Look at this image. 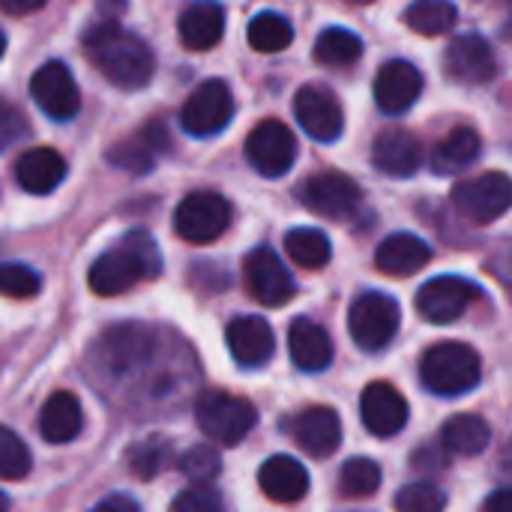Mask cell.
I'll use <instances>...</instances> for the list:
<instances>
[{"mask_svg":"<svg viewBox=\"0 0 512 512\" xmlns=\"http://www.w3.org/2000/svg\"><path fill=\"white\" fill-rule=\"evenodd\" d=\"M9 510V501H6V495L0 492V512H6Z\"/></svg>","mask_w":512,"mask_h":512,"instance_id":"obj_46","label":"cell"},{"mask_svg":"<svg viewBox=\"0 0 512 512\" xmlns=\"http://www.w3.org/2000/svg\"><path fill=\"white\" fill-rule=\"evenodd\" d=\"M492 441V429L477 414H456L441 429V447L453 456H480Z\"/></svg>","mask_w":512,"mask_h":512,"instance_id":"obj_29","label":"cell"},{"mask_svg":"<svg viewBox=\"0 0 512 512\" xmlns=\"http://www.w3.org/2000/svg\"><path fill=\"white\" fill-rule=\"evenodd\" d=\"M423 93V75L411 60H390L378 69L375 102L384 114H405Z\"/></svg>","mask_w":512,"mask_h":512,"instance_id":"obj_18","label":"cell"},{"mask_svg":"<svg viewBox=\"0 0 512 512\" xmlns=\"http://www.w3.org/2000/svg\"><path fill=\"white\" fill-rule=\"evenodd\" d=\"M243 273H246V285L249 294L261 303V306H285L294 300L297 285L294 276L288 273V267L282 264V258L270 249V246H258L246 255L243 261Z\"/></svg>","mask_w":512,"mask_h":512,"instance_id":"obj_11","label":"cell"},{"mask_svg":"<svg viewBox=\"0 0 512 512\" xmlns=\"http://www.w3.org/2000/svg\"><path fill=\"white\" fill-rule=\"evenodd\" d=\"M339 486H342V495H348V498H369L381 486V468L366 456L348 459L342 465Z\"/></svg>","mask_w":512,"mask_h":512,"instance_id":"obj_34","label":"cell"},{"mask_svg":"<svg viewBox=\"0 0 512 512\" xmlns=\"http://www.w3.org/2000/svg\"><path fill=\"white\" fill-rule=\"evenodd\" d=\"M231 225V204L219 192H192L177 204L174 228L186 243H213Z\"/></svg>","mask_w":512,"mask_h":512,"instance_id":"obj_7","label":"cell"},{"mask_svg":"<svg viewBox=\"0 0 512 512\" xmlns=\"http://www.w3.org/2000/svg\"><path fill=\"white\" fill-rule=\"evenodd\" d=\"M162 273V255L147 231H129L117 249L102 252L87 273L90 291L99 297L126 294L141 279H156Z\"/></svg>","mask_w":512,"mask_h":512,"instance_id":"obj_2","label":"cell"},{"mask_svg":"<svg viewBox=\"0 0 512 512\" xmlns=\"http://www.w3.org/2000/svg\"><path fill=\"white\" fill-rule=\"evenodd\" d=\"M288 351L297 369L303 372H324L333 363V339L330 333L309 321V318H297L288 330Z\"/></svg>","mask_w":512,"mask_h":512,"instance_id":"obj_22","label":"cell"},{"mask_svg":"<svg viewBox=\"0 0 512 512\" xmlns=\"http://www.w3.org/2000/svg\"><path fill=\"white\" fill-rule=\"evenodd\" d=\"M0 9L6 15H27V12H39L42 0H0Z\"/></svg>","mask_w":512,"mask_h":512,"instance_id":"obj_43","label":"cell"},{"mask_svg":"<svg viewBox=\"0 0 512 512\" xmlns=\"http://www.w3.org/2000/svg\"><path fill=\"white\" fill-rule=\"evenodd\" d=\"M177 468H180L189 480H195V486H207V483L222 471V459H219V453H216L213 447L198 444V447H192V450H186V453L180 456Z\"/></svg>","mask_w":512,"mask_h":512,"instance_id":"obj_38","label":"cell"},{"mask_svg":"<svg viewBox=\"0 0 512 512\" xmlns=\"http://www.w3.org/2000/svg\"><path fill=\"white\" fill-rule=\"evenodd\" d=\"M63 177H66V159L51 147H33L15 165V180L30 195H48L63 183Z\"/></svg>","mask_w":512,"mask_h":512,"instance_id":"obj_25","label":"cell"},{"mask_svg":"<svg viewBox=\"0 0 512 512\" xmlns=\"http://www.w3.org/2000/svg\"><path fill=\"white\" fill-rule=\"evenodd\" d=\"M180 42L192 51L213 48L225 33V9L219 3H192L177 21Z\"/></svg>","mask_w":512,"mask_h":512,"instance_id":"obj_26","label":"cell"},{"mask_svg":"<svg viewBox=\"0 0 512 512\" xmlns=\"http://www.w3.org/2000/svg\"><path fill=\"white\" fill-rule=\"evenodd\" d=\"M294 114L300 120V126L306 129V135H312L315 141H336L345 129V111L336 99L333 90L318 87V84H306L297 90L294 96Z\"/></svg>","mask_w":512,"mask_h":512,"instance_id":"obj_14","label":"cell"},{"mask_svg":"<svg viewBox=\"0 0 512 512\" xmlns=\"http://www.w3.org/2000/svg\"><path fill=\"white\" fill-rule=\"evenodd\" d=\"M30 474V450L24 441L0 426V480H24Z\"/></svg>","mask_w":512,"mask_h":512,"instance_id":"obj_35","label":"cell"},{"mask_svg":"<svg viewBox=\"0 0 512 512\" xmlns=\"http://www.w3.org/2000/svg\"><path fill=\"white\" fill-rule=\"evenodd\" d=\"M300 201L324 219L345 222V219H354L360 213L363 192H360L357 180H351L348 174L324 171V174H315L303 183Z\"/></svg>","mask_w":512,"mask_h":512,"instance_id":"obj_8","label":"cell"},{"mask_svg":"<svg viewBox=\"0 0 512 512\" xmlns=\"http://www.w3.org/2000/svg\"><path fill=\"white\" fill-rule=\"evenodd\" d=\"M501 471H504L507 477H512V441L501 450Z\"/></svg>","mask_w":512,"mask_h":512,"instance_id":"obj_45","label":"cell"},{"mask_svg":"<svg viewBox=\"0 0 512 512\" xmlns=\"http://www.w3.org/2000/svg\"><path fill=\"white\" fill-rule=\"evenodd\" d=\"M171 512H222V498L210 486H192L174 498Z\"/></svg>","mask_w":512,"mask_h":512,"instance_id":"obj_40","label":"cell"},{"mask_svg":"<svg viewBox=\"0 0 512 512\" xmlns=\"http://www.w3.org/2000/svg\"><path fill=\"white\" fill-rule=\"evenodd\" d=\"M258 486L279 504H297L309 492V474L294 456H270L258 471Z\"/></svg>","mask_w":512,"mask_h":512,"instance_id":"obj_23","label":"cell"},{"mask_svg":"<svg viewBox=\"0 0 512 512\" xmlns=\"http://www.w3.org/2000/svg\"><path fill=\"white\" fill-rule=\"evenodd\" d=\"M429 258H432V249L417 234H390L375 252L378 270L384 276H399V279L420 273L429 264Z\"/></svg>","mask_w":512,"mask_h":512,"instance_id":"obj_24","label":"cell"},{"mask_svg":"<svg viewBox=\"0 0 512 512\" xmlns=\"http://www.w3.org/2000/svg\"><path fill=\"white\" fill-rule=\"evenodd\" d=\"M483 363L471 345L441 342L432 345L420 360V378L435 396H462L480 384Z\"/></svg>","mask_w":512,"mask_h":512,"instance_id":"obj_3","label":"cell"},{"mask_svg":"<svg viewBox=\"0 0 512 512\" xmlns=\"http://www.w3.org/2000/svg\"><path fill=\"white\" fill-rule=\"evenodd\" d=\"M444 66H447V75L459 84H486L498 72V57L486 36L462 33L450 42L444 54Z\"/></svg>","mask_w":512,"mask_h":512,"instance_id":"obj_15","label":"cell"},{"mask_svg":"<svg viewBox=\"0 0 512 512\" xmlns=\"http://www.w3.org/2000/svg\"><path fill=\"white\" fill-rule=\"evenodd\" d=\"M486 512H512V489H501L486 501Z\"/></svg>","mask_w":512,"mask_h":512,"instance_id":"obj_44","label":"cell"},{"mask_svg":"<svg viewBox=\"0 0 512 512\" xmlns=\"http://www.w3.org/2000/svg\"><path fill=\"white\" fill-rule=\"evenodd\" d=\"M459 9L447 0H417L405 9V24L420 36H441L456 24Z\"/></svg>","mask_w":512,"mask_h":512,"instance_id":"obj_33","label":"cell"},{"mask_svg":"<svg viewBox=\"0 0 512 512\" xmlns=\"http://www.w3.org/2000/svg\"><path fill=\"white\" fill-rule=\"evenodd\" d=\"M168 144H171V138H168L165 126H162L159 120H153V123L141 126L138 132H132L129 138L117 141V144L108 150V159H111L117 168H123V171L147 174V171L156 165V159L168 150Z\"/></svg>","mask_w":512,"mask_h":512,"instance_id":"obj_21","label":"cell"},{"mask_svg":"<svg viewBox=\"0 0 512 512\" xmlns=\"http://www.w3.org/2000/svg\"><path fill=\"white\" fill-rule=\"evenodd\" d=\"M285 249H288V258L294 264H300L303 270H321L333 258L330 237L324 231H318V228H294V231H288Z\"/></svg>","mask_w":512,"mask_h":512,"instance_id":"obj_30","label":"cell"},{"mask_svg":"<svg viewBox=\"0 0 512 512\" xmlns=\"http://www.w3.org/2000/svg\"><path fill=\"white\" fill-rule=\"evenodd\" d=\"M225 342H228V351H231V357H234V363L240 369H261V366L270 363V357L276 351L273 327L261 315L234 318L228 324Z\"/></svg>","mask_w":512,"mask_h":512,"instance_id":"obj_17","label":"cell"},{"mask_svg":"<svg viewBox=\"0 0 512 512\" xmlns=\"http://www.w3.org/2000/svg\"><path fill=\"white\" fill-rule=\"evenodd\" d=\"M402 324V309L393 297L381 294V291H366L354 300L351 312H348V330L351 339L357 342V348L363 351H384Z\"/></svg>","mask_w":512,"mask_h":512,"instance_id":"obj_5","label":"cell"},{"mask_svg":"<svg viewBox=\"0 0 512 512\" xmlns=\"http://www.w3.org/2000/svg\"><path fill=\"white\" fill-rule=\"evenodd\" d=\"M39 288H42V279L27 264H15V261L0 264V294L3 297L27 300V297H36Z\"/></svg>","mask_w":512,"mask_h":512,"instance_id":"obj_37","label":"cell"},{"mask_svg":"<svg viewBox=\"0 0 512 512\" xmlns=\"http://www.w3.org/2000/svg\"><path fill=\"white\" fill-rule=\"evenodd\" d=\"M360 417L375 438H393L408 426V402L387 381H375L360 396Z\"/></svg>","mask_w":512,"mask_h":512,"instance_id":"obj_16","label":"cell"},{"mask_svg":"<svg viewBox=\"0 0 512 512\" xmlns=\"http://www.w3.org/2000/svg\"><path fill=\"white\" fill-rule=\"evenodd\" d=\"M477 300H480V288L474 282H468L462 276H438L417 291L414 303H417V312L429 324H453Z\"/></svg>","mask_w":512,"mask_h":512,"instance_id":"obj_12","label":"cell"},{"mask_svg":"<svg viewBox=\"0 0 512 512\" xmlns=\"http://www.w3.org/2000/svg\"><path fill=\"white\" fill-rule=\"evenodd\" d=\"M363 54V39L348 27H327L315 42V60L324 66H351Z\"/></svg>","mask_w":512,"mask_h":512,"instance_id":"obj_32","label":"cell"},{"mask_svg":"<svg viewBox=\"0 0 512 512\" xmlns=\"http://www.w3.org/2000/svg\"><path fill=\"white\" fill-rule=\"evenodd\" d=\"M84 426V414H81V405L72 393H54L42 414H39V432L48 444H69L78 438Z\"/></svg>","mask_w":512,"mask_h":512,"instance_id":"obj_28","label":"cell"},{"mask_svg":"<svg viewBox=\"0 0 512 512\" xmlns=\"http://www.w3.org/2000/svg\"><path fill=\"white\" fill-rule=\"evenodd\" d=\"M372 162L387 177H414L423 165V144L411 129L390 126L372 144Z\"/></svg>","mask_w":512,"mask_h":512,"instance_id":"obj_19","label":"cell"},{"mask_svg":"<svg viewBox=\"0 0 512 512\" xmlns=\"http://www.w3.org/2000/svg\"><path fill=\"white\" fill-rule=\"evenodd\" d=\"M93 512H141L138 504L132 498H123V495H114V498H105L102 504H96Z\"/></svg>","mask_w":512,"mask_h":512,"instance_id":"obj_42","label":"cell"},{"mask_svg":"<svg viewBox=\"0 0 512 512\" xmlns=\"http://www.w3.org/2000/svg\"><path fill=\"white\" fill-rule=\"evenodd\" d=\"M24 135H27V120H24V114H21L9 99L0 96V150L18 144Z\"/></svg>","mask_w":512,"mask_h":512,"instance_id":"obj_41","label":"cell"},{"mask_svg":"<svg viewBox=\"0 0 512 512\" xmlns=\"http://www.w3.org/2000/svg\"><path fill=\"white\" fill-rule=\"evenodd\" d=\"M249 45L261 54H276V51H285L291 42H294V27L285 15L279 12H258L252 21H249Z\"/></svg>","mask_w":512,"mask_h":512,"instance_id":"obj_31","label":"cell"},{"mask_svg":"<svg viewBox=\"0 0 512 512\" xmlns=\"http://www.w3.org/2000/svg\"><path fill=\"white\" fill-rule=\"evenodd\" d=\"M3 51H6V36H3V30H0V57H3Z\"/></svg>","mask_w":512,"mask_h":512,"instance_id":"obj_47","label":"cell"},{"mask_svg":"<svg viewBox=\"0 0 512 512\" xmlns=\"http://www.w3.org/2000/svg\"><path fill=\"white\" fill-rule=\"evenodd\" d=\"M453 204L465 219L489 225L512 207V177L504 171H486L480 177H471L453 189Z\"/></svg>","mask_w":512,"mask_h":512,"instance_id":"obj_6","label":"cell"},{"mask_svg":"<svg viewBox=\"0 0 512 512\" xmlns=\"http://www.w3.org/2000/svg\"><path fill=\"white\" fill-rule=\"evenodd\" d=\"M291 435L300 444V450H306L315 459H327L342 444V420L333 408L315 405L291 420Z\"/></svg>","mask_w":512,"mask_h":512,"instance_id":"obj_20","label":"cell"},{"mask_svg":"<svg viewBox=\"0 0 512 512\" xmlns=\"http://www.w3.org/2000/svg\"><path fill=\"white\" fill-rule=\"evenodd\" d=\"M246 159L261 177H282L297 159V138L282 120H264L246 138Z\"/></svg>","mask_w":512,"mask_h":512,"instance_id":"obj_10","label":"cell"},{"mask_svg":"<svg viewBox=\"0 0 512 512\" xmlns=\"http://www.w3.org/2000/svg\"><path fill=\"white\" fill-rule=\"evenodd\" d=\"M195 420L210 441H216L222 447H234L255 429L258 411L252 408V402H246L240 396L210 390L195 402Z\"/></svg>","mask_w":512,"mask_h":512,"instance_id":"obj_4","label":"cell"},{"mask_svg":"<svg viewBox=\"0 0 512 512\" xmlns=\"http://www.w3.org/2000/svg\"><path fill=\"white\" fill-rule=\"evenodd\" d=\"M171 453V444H165L162 438H150V441H141L132 447L129 453V468L141 477V480H150L162 471L165 459Z\"/></svg>","mask_w":512,"mask_h":512,"instance_id":"obj_39","label":"cell"},{"mask_svg":"<svg viewBox=\"0 0 512 512\" xmlns=\"http://www.w3.org/2000/svg\"><path fill=\"white\" fill-rule=\"evenodd\" d=\"M30 96L51 120H72L81 108L78 84L69 66L60 60H51L36 69V75L30 78Z\"/></svg>","mask_w":512,"mask_h":512,"instance_id":"obj_13","label":"cell"},{"mask_svg":"<svg viewBox=\"0 0 512 512\" xmlns=\"http://www.w3.org/2000/svg\"><path fill=\"white\" fill-rule=\"evenodd\" d=\"M483 141L477 135V129L471 126H456L447 138H441L432 150V171L447 177V174H459L465 168H471L480 159Z\"/></svg>","mask_w":512,"mask_h":512,"instance_id":"obj_27","label":"cell"},{"mask_svg":"<svg viewBox=\"0 0 512 512\" xmlns=\"http://www.w3.org/2000/svg\"><path fill=\"white\" fill-rule=\"evenodd\" d=\"M231 117H234V96H231V87L219 78L198 84L180 111L183 129L195 138L219 135L231 123Z\"/></svg>","mask_w":512,"mask_h":512,"instance_id":"obj_9","label":"cell"},{"mask_svg":"<svg viewBox=\"0 0 512 512\" xmlns=\"http://www.w3.org/2000/svg\"><path fill=\"white\" fill-rule=\"evenodd\" d=\"M84 48L87 57L102 69V75L123 90H138L153 78L156 57L150 45L117 21L93 24L84 33Z\"/></svg>","mask_w":512,"mask_h":512,"instance_id":"obj_1","label":"cell"},{"mask_svg":"<svg viewBox=\"0 0 512 512\" xmlns=\"http://www.w3.org/2000/svg\"><path fill=\"white\" fill-rule=\"evenodd\" d=\"M447 507V495L426 480L408 483L399 495H396V510L399 512H444Z\"/></svg>","mask_w":512,"mask_h":512,"instance_id":"obj_36","label":"cell"}]
</instances>
